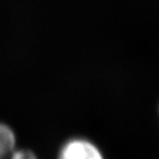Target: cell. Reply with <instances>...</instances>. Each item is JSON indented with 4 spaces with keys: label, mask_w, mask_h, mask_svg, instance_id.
Returning a JSON list of instances; mask_svg holds the SVG:
<instances>
[{
    "label": "cell",
    "mask_w": 159,
    "mask_h": 159,
    "mask_svg": "<svg viewBox=\"0 0 159 159\" xmlns=\"http://www.w3.org/2000/svg\"><path fill=\"white\" fill-rule=\"evenodd\" d=\"M59 159H104L99 149L85 139H71L61 148Z\"/></svg>",
    "instance_id": "1"
},
{
    "label": "cell",
    "mask_w": 159,
    "mask_h": 159,
    "mask_svg": "<svg viewBox=\"0 0 159 159\" xmlns=\"http://www.w3.org/2000/svg\"><path fill=\"white\" fill-rule=\"evenodd\" d=\"M15 150V133L9 126L0 123V159H10Z\"/></svg>",
    "instance_id": "2"
},
{
    "label": "cell",
    "mask_w": 159,
    "mask_h": 159,
    "mask_svg": "<svg viewBox=\"0 0 159 159\" xmlns=\"http://www.w3.org/2000/svg\"><path fill=\"white\" fill-rule=\"evenodd\" d=\"M10 159H37L35 155L31 150L27 149H16Z\"/></svg>",
    "instance_id": "3"
}]
</instances>
